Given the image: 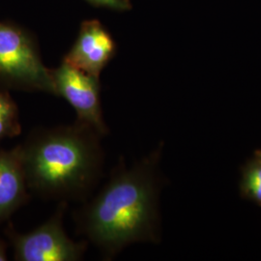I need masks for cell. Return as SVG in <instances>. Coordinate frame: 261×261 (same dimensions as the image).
Instances as JSON below:
<instances>
[{
	"instance_id": "cell-1",
	"label": "cell",
	"mask_w": 261,
	"mask_h": 261,
	"mask_svg": "<svg viewBox=\"0 0 261 261\" xmlns=\"http://www.w3.org/2000/svg\"><path fill=\"white\" fill-rule=\"evenodd\" d=\"M156 156L127 168L120 161L96 196L75 213L79 233L112 259L133 243L156 239Z\"/></svg>"
},
{
	"instance_id": "cell-2",
	"label": "cell",
	"mask_w": 261,
	"mask_h": 261,
	"mask_svg": "<svg viewBox=\"0 0 261 261\" xmlns=\"http://www.w3.org/2000/svg\"><path fill=\"white\" fill-rule=\"evenodd\" d=\"M102 138L80 121L30 133L20 144L29 191L59 202L85 201L102 176Z\"/></svg>"
},
{
	"instance_id": "cell-3",
	"label": "cell",
	"mask_w": 261,
	"mask_h": 261,
	"mask_svg": "<svg viewBox=\"0 0 261 261\" xmlns=\"http://www.w3.org/2000/svg\"><path fill=\"white\" fill-rule=\"evenodd\" d=\"M0 84L18 90L55 95L50 69L43 63L36 40L25 29L2 21Z\"/></svg>"
},
{
	"instance_id": "cell-4",
	"label": "cell",
	"mask_w": 261,
	"mask_h": 261,
	"mask_svg": "<svg viewBox=\"0 0 261 261\" xmlns=\"http://www.w3.org/2000/svg\"><path fill=\"white\" fill-rule=\"evenodd\" d=\"M67 202H59L46 223L25 234L18 233L11 225L7 236L18 261H77L83 259L88 241L75 242L64 230L63 217Z\"/></svg>"
},
{
	"instance_id": "cell-5",
	"label": "cell",
	"mask_w": 261,
	"mask_h": 261,
	"mask_svg": "<svg viewBox=\"0 0 261 261\" xmlns=\"http://www.w3.org/2000/svg\"><path fill=\"white\" fill-rule=\"evenodd\" d=\"M55 95L64 98L76 112V121L82 122L105 137L109 129L103 120L99 77L89 75L62 62L50 70Z\"/></svg>"
},
{
	"instance_id": "cell-6",
	"label": "cell",
	"mask_w": 261,
	"mask_h": 261,
	"mask_svg": "<svg viewBox=\"0 0 261 261\" xmlns=\"http://www.w3.org/2000/svg\"><path fill=\"white\" fill-rule=\"evenodd\" d=\"M116 49V43L107 28L98 19H88L82 23L75 44L62 62L100 77Z\"/></svg>"
},
{
	"instance_id": "cell-7",
	"label": "cell",
	"mask_w": 261,
	"mask_h": 261,
	"mask_svg": "<svg viewBox=\"0 0 261 261\" xmlns=\"http://www.w3.org/2000/svg\"><path fill=\"white\" fill-rule=\"evenodd\" d=\"M20 144L0 151V224L29 199Z\"/></svg>"
},
{
	"instance_id": "cell-8",
	"label": "cell",
	"mask_w": 261,
	"mask_h": 261,
	"mask_svg": "<svg viewBox=\"0 0 261 261\" xmlns=\"http://www.w3.org/2000/svg\"><path fill=\"white\" fill-rule=\"evenodd\" d=\"M20 133L18 106L8 91L0 88V140L18 137Z\"/></svg>"
},
{
	"instance_id": "cell-9",
	"label": "cell",
	"mask_w": 261,
	"mask_h": 261,
	"mask_svg": "<svg viewBox=\"0 0 261 261\" xmlns=\"http://www.w3.org/2000/svg\"><path fill=\"white\" fill-rule=\"evenodd\" d=\"M244 190L248 196L261 203V162L252 165L246 171Z\"/></svg>"
},
{
	"instance_id": "cell-10",
	"label": "cell",
	"mask_w": 261,
	"mask_h": 261,
	"mask_svg": "<svg viewBox=\"0 0 261 261\" xmlns=\"http://www.w3.org/2000/svg\"><path fill=\"white\" fill-rule=\"evenodd\" d=\"M95 7L114 11H127L132 8L130 0H86Z\"/></svg>"
},
{
	"instance_id": "cell-11",
	"label": "cell",
	"mask_w": 261,
	"mask_h": 261,
	"mask_svg": "<svg viewBox=\"0 0 261 261\" xmlns=\"http://www.w3.org/2000/svg\"><path fill=\"white\" fill-rule=\"evenodd\" d=\"M7 259V245L0 239V261H6Z\"/></svg>"
},
{
	"instance_id": "cell-12",
	"label": "cell",
	"mask_w": 261,
	"mask_h": 261,
	"mask_svg": "<svg viewBox=\"0 0 261 261\" xmlns=\"http://www.w3.org/2000/svg\"><path fill=\"white\" fill-rule=\"evenodd\" d=\"M256 155H257V157H258V159L260 160L261 162V151H259V152H257V153H256Z\"/></svg>"
}]
</instances>
